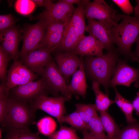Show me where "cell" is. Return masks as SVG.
Here are the masks:
<instances>
[{
	"mask_svg": "<svg viewBox=\"0 0 139 139\" xmlns=\"http://www.w3.org/2000/svg\"><path fill=\"white\" fill-rule=\"evenodd\" d=\"M4 139H42L39 133L31 132L29 128H7L6 135Z\"/></svg>",
	"mask_w": 139,
	"mask_h": 139,
	"instance_id": "obj_23",
	"label": "cell"
},
{
	"mask_svg": "<svg viewBox=\"0 0 139 139\" xmlns=\"http://www.w3.org/2000/svg\"><path fill=\"white\" fill-rule=\"evenodd\" d=\"M84 130L82 131V132L83 135V139H88L86 136V133L85 131Z\"/></svg>",
	"mask_w": 139,
	"mask_h": 139,
	"instance_id": "obj_42",
	"label": "cell"
},
{
	"mask_svg": "<svg viewBox=\"0 0 139 139\" xmlns=\"http://www.w3.org/2000/svg\"><path fill=\"white\" fill-rule=\"evenodd\" d=\"M36 5L32 0H17L15 3L16 11L19 13L24 15H28L34 9Z\"/></svg>",
	"mask_w": 139,
	"mask_h": 139,
	"instance_id": "obj_31",
	"label": "cell"
},
{
	"mask_svg": "<svg viewBox=\"0 0 139 139\" xmlns=\"http://www.w3.org/2000/svg\"><path fill=\"white\" fill-rule=\"evenodd\" d=\"M112 1L126 15H129L134 12V8L129 0H112Z\"/></svg>",
	"mask_w": 139,
	"mask_h": 139,
	"instance_id": "obj_34",
	"label": "cell"
},
{
	"mask_svg": "<svg viewBox=\"0 0 139 139\" xmlns=\"http://www.w3.org/2000/svg\"><path fill=\"white\" fill-rule=\"evenodd\" d=\"M100 85L97 82L92 81V88L95 95V105L97 110L99 112L107 111L110 106L115 103V101L110 99L108 95L101 90Z\"/></svg>",
	"mask_w": 139,
	"mask_h": 139,
	"instance_id": "obj_21",
	"label": "cell"
},
{
	"mask_svg": "<svg viewBox=\"0 0 139 139\" xmlns=\"http://www.w3.org/2000/svg\"><path fill=\"white\" fill-rule=\"evenodd\" d=\"M21 37L20 30L15 25L0 32L1 46L14 60L19 56L18 49Z\"/></svg>",
	"mask_w": 139,
	"mask_h": 139,
	"instance_id": "obj_16",
	"label": "cell"
},
{
	"mask_svg": "<svg viewBox=\"0 0 139 139\" xmlns=\"http://www.w3.org/2000/svg\"><path fill=\"white\" fill-rule=\"evenodd\" d=\"M80 39L77 29L73 25L70 21L66 26L62 40L54 52L72 53Z\"/></svg>",
	"mask_w": 139,
	"mask_h": 139,
	"instance_id": "obj_18",
	"label": "cell"
},
{
	"mask_svg": "<svg viewBox=\"0 0 139 139\" xmlns=\"http://www.w3.org/2000/svg\"><path fill=\"white\" fill-rule=\"evenodd\" d=\"M114 88L115 93V103L124 114L127 122L130 124L137 121L133 116L134 108L132 102L123 97L118 91L116 87Z\"/></svg>",
	"mask_w": 139,
	"mask_h": 139,
	"instance_id": "obj_22",
	"label": "cell"
},
{
	"mask_svg": "<svg viewBox=\"0 0 139 139\" xmlns=\"http://www.w3.org/2000/svg\"><path fill=\"white\" fill-rule=\"evenodd\" d=\"M64 123L68 124L81 131L87 130L86 125L76 110L70 114L64 115L62 120V124Z\"/></svg>",
	"mask_w": 139,
	"mask_h": 139,
	"instance_id": "obj_27",
	"label": "cell"
},
{
	"mask_svg": "<svg viewBox=\"0 0 139 139\" xmlns=\"http://www.w3.org/2000/svg\"><path fill=\"white\" fill-rule=\"evenodd\" d=\"M75 106L76 110L79 114L87 126L90 119L98 114L95 104L78 103L75 105Z\"/></svg>",
	"mask_w": 139,
	"mask_h": 139,
	"instance_id": "obj_26",
	"label": "cell"
},
{
	"mask_svg": "<svg viewBox=\"0 0 139 139\" xmlns=\"http://www.w3.org/2000/svg\"><path fill=\"white\" fill-rule=\"evenodd\" d=\"M85 132L88 139H108L107 136L106 137L95 136L90 134L87 130H86Z\"/></svg>",
	"mask_w": 139,
	"mask_h": 139,
	"instance_id": "obj_39",
	"label": "cell"
},
{
	"mask_svg": "<svg viewBox=\"0 0 139 139\" xmlns=\"http://www.w3.org/2000/svg\"><path fill=\"white\" fill-rule=\"evenodd\" d=\"M36 5L45 7L46 9L51 7L54 4L52 0H33Z\"/></svg>",
	"mask_w": 139,
	"mask_h": 139,
	"instance_id": "obj_36",
	"label": "cell"
},
{
	"mask_svg": "<svg viewBox=\"0 0 139 139\" xmlns=\"http://www.w3.org/2000/svg\"><path fill=\"white\" fill-rule=\"evenodd\" d=\"M7 114L3 125L7 128H29L33 123L35 112L29 103L8 95Z\"/></svg>",
	"mask_w": 139,
	"mask_h": 139,
	"instance_id": "obj_3",
	"label": "cell"
},
{
	"mask_svg": "<svg viewBox=\"0 0 139 139\" xmlns=\"http://www.w3.org/2000/svg\"><path fill=\"white\" fill-rule=\"evenodd\" d=\"M100 113V117L104 129L107 133L108 139H114L119 130L118 126L107 111Z\"/></svg>",
	"mask_w": 139,
	"mask_h": 139,
	"instance_id": "obj_24",
	"label": "cell"
},
{
	"mask_svg": "<svg viewBox=\"0 0 139 139\" xmlns=\"http://www.w3.org/2000/svg\"><path fill=\"white\" fill-rule=\"evenodd\" d=\"M16 21L12 14L0 15V32L15 26Z\"/></svg>",
	"mask_w": 139,
	"mask_h": 139,
	"instance_id": "obj_33",
	"label": "cell"
},
{
	"mask_svg": "<svg viewBox=\"0 0 139 139\" xmlns=\"http://www.w3.org/2000/svg\"><path fill=\"white\" fill-rule=\"evenodd\" d=\"M55 124L52 118L45 117L39 120L37 123V126L39 133L49 136L54 132Z\"/></svg>",
	"mask_w": 139,
	"mask_h": 139,
	"instance_id": "obj_30",
	"label": "cell"
},
{
	"mask_svg": "<svg viewBox=\"0 0 139 139\" xmlns=\"http://www.w3.org/2000/svg\"><path fill=\"white\" fill-rule=\"evenodd\" d=\"M119 53L114 48L102 55L85 57L84 64L86 75L104 88L109 95L108 88L117 62Z\"/></svg>",
	"mask_w": 139,
	"mask_h": 139,
	"instance_id": "obj_1",
	"label": "cell"
},
{
	"mask_svg": "<svg viewBox=\"0 0 139 139\" xmlns=\"http://www.w3.org/2000/svg\"><path fill=\"white\" fill-rule=\"evenodd\" d=\"M135 42L136 44V47L135 52L133 53L134 57L139 59V35Z\"/></svg>",
	"mask_w": 139,
	"mask_h": 139,
	"instance_id": "obj_38",
	"label": "cell"
},
{
	"mask_svg": "<svg viewBox=\"0 0 139 139\" xmlns=\"http://www.w3.org/2000/svg\"><path fill=\"white\" fill-rule=\"evenodd\" d=\"M75 8L73 5L60 0L54 3L51 7L46 9L34 18L43 20L48 25L51 22H59L66 25L70 21Z\"/></svg>",
	"mask_w": 139,
	"mask_h": 139,
	"instance_id": "obj_8",
	"label": "cell"
},
{
	"mask_svg": "<svg viewBox=\"0 0 139 139\" xmlns=\"http://www.w3.org/2000/svg\"><path fill=\"white\" fill-rule=\"evenodd\" d=\"M40 76L48 92L51 93L55 97H59L60 93L70 100L67 84L53 58L46 66Z\"/></svg>",
	"mask_w": 139,
	"mask_h": 139,
	"instance_id": "obj_5",
	"label": "cell"
},
{
	"mask_svg": "<svg viewBox=\"0 0 139 139\" xmlns=\"http://www.w3.org/2000/svg\"><path fill=\"white\" fill-rule=\"evenodd\" d=\"M87 130L91 134L95 136L106 137L100 117L97 114L91 118L87 125Z\"/></svg>",
	"mask_w": 139,
	"mask_h": 139,
	"instance_id": "obj_28",
	"label": "cell"
},
{
	"mask_svg": "<svg viewBox=\"0 0 139 139\" xmlns=\"http://www.w3.org/2000/svg\"><path fill=\"white\" fill-rule=\"evenodd\" d=\"M132 61H136V62H138V63H139V59L138 58H136L135 57H134L132 60Z\"/></svg>",
	"mask_w": 139,
	"mask_h": 139,
	"instance_id": "obj_43",
	"label": "cell"
},
{
	"mask_svg": "<svg viewBox=\"0 0 139 139\" xmlns=\"http://www.w3.org/2000/svg\"><path fill=\"white\" fill-rule=\"evenodd\" d=\"M48 139H80L76 130L72 128L62 126L57 131L48 136Z\"/></svg>",
	"mask_w": 139,
	"mask_h": 139,
	"instance_id": "obj_29",
	"label": "cell"
},
{
	"mask_svg": "<svg viewBox=\"0 0 139 139\" xmlns=\"http://www.w3.org/2000/svg\"><path fill=\"white\" fill-rule=\"evenodd\" d=\"M104 49L103 46L97 39L89 34L80 39L72 54L83 57L99 56L103 54Z\"/></svg>",
	"mask_w": 139,
	"mask_h": 139,
	"instance_id": "obj_17",
	"label": "cell"
},
{
	"mask_svg": "<svg viewBox=\"0 0 139 139\" xmlns=\"http://www.w3.org/2000/svg\"><path fill=\"white\" fill-rule=\"evenodd\" d=\"M87 19L85 31L97 39L107 51L115 48L111 34L112 28L95 19Z\"/></svg>",
	"mask_w": 139,
	"mask_h": 139,
	"instance_id": "obj_13",
	"label": "cell"
},
{
	"mask_svg": "<svg viewBox=\"0 0 139 139\" xmlns=\"http://www.w3.org/2000/svg\"><path fill=\"white\" fill-rule=\"evenodd\" d=\"M48 24L43 20L28 26L24 32L22 47L19 54L21 59L38 48L43 40Z\"/></svg>",
	"mask_w": 139,
	"mask_h": 139,
	"instance_id": "obj_7",
	"label": "cell"
},
{
	"mask_svg": "<svg viewBox=\"0 0 139 139\" xmlns=\"http://www.w3.org/2000/svg\"><path fill=\"white\" fill-rule=\"evenodd\" d=\"M114 139H139V123L137 121L129 124L119 130Z\"/></svg>",
	"mask_w": 139,
	"mask_h": 139,
	"instance_id": "obj_25",
	"label": "cell"
},
{
	"mask_svg": "<svg viewBox=\"0 0 139 139\" xmlns=\"http://www.w3.org/2000/svg\"><path fill=\"white\" fill-rule=\"evenodd\" d=\"M11 58L9 55L0 47V78L2 82L6 83L7 68Z\"/></svg>",
	"mask_w": 139,
	"mask_h": 139,
	"instance_id": "obj_32",
	"label": "cell"
},
{
	"mask_svg": "<svg viewBox=\"0 0 139 139\" xmlns=\"http://www.w3.org/2000/svg\"><path fill=\"white\" fill-rule=\"evenodd\" d=\"M51 52L45 48H39L29 53L21 59L22 63L38 76L53 58Z\"/></svg>",
	"mask_w": 139,
	"mask_h": 139,
	"instance_id": "obj_14",
	"label": "cell"
},
{
	"mask_svg": "<svg viewBox=\"0 0 139 139\" xmlns=\"http://www.w3.org/2000/svg\"><path fill=\"white\" fill-rule=\"evenodd\" d=\"M8 96L0 97V122L2 125L3 124L7 114Z\"/></svg>",
	"mask_w": 139,
	"mask_h": 139,
	"instance_id": "obj_35",
	"label": "cell"
},
{
	"mask_svg": "<svg viewBox=\"0 0 139 139\" xmlns=\"http://www.w3.org/2000/svg\"><path fill=\"white\" fill-rule=\"evenodd\" d=\"M54 60L67 83L70 79L84 63V58L68 52H55Z\"/></svg>",
	"mask_w": 139,
	"mask_h": 139,
	"instance_id": "obj_11",
	"label": "cell"
},
{
	"mask_svg": "<svg viewBox=\"0 0 139 139\" xmlns=\"http://www.w3.org/2000/svg\"><path fill=\"white\" fill-rule=\"evenodd\" d=\"M83 63L72 75L70 83L67 85V92L70 99L73 94L79 95L83 98L85 97L87 85Z\"/></svg>",
	"mask_w": 139,
	"mask_h": 139,
	"instance_id": "obj_19",
	"label": "cell"
},
{
	"mask_svg": "<svg viewBox=\"0 0 139 139\" xmlns=\"http://www.w3.org/2000/svg\"><path fill=\"white\" fill-rule=\"evenodd\" d=\"M132 103L136 114L139 116V90L137 93L136 96L132 102Z\"/></svg>",
	"mask_w": 139,
	"mask_h": 139,
	"instance_id": "obj_37",
	"label": "cell"
},
{
	"mask_svg": "<svg viewBox=\"0 0 139 139\" xmlns=\"http://www.w3.org/2000/svg\"><path fill=\"white\" fill-rule=\"evenodd\" d=\"M66 26L65 23L59 22L49 24L44 38L38 48H45L51 53L54 52L62 40Z\"/></svg>",
	"mask_w": 139,
	"mask_h": 139,
	"instance_id": "obj_15",
	"label": "cell"
},
{
	"mask_svg": "<svg viewBox=\"0 0 139 139\" xmlns=\"http://www.w3.org/2000/svg\"><path fill=\"white\" fill-rule=\"evenodd\" d=\"M68 100L63 96L49 97L42 94L36 97L29 104L35 112L38 109L42 110L55 117L62 125V119L66 112L65 103Z\"/></svg>",
	"mask_w": 139,
	"mask_h": 139,
	"instance_id": "obj_6",
	"label": "cell"
},
{
	"mask_svg": "<svg viewBox=\"0 0 139 139\" xmlns=\"http://www.w3.org/2000/svg\"><path fill=\"white\" fill-rule=\"evenodd\" d=\"M133 83L136 88L139 86V68H133L126 61L119 59L109 84L113 88L118 85L129 87Z\"/></svg>",
	"mask_w": 139,
	"mask_h": 139,
	"instance_id": "obj_10",
	"label": "cell"
},
{
	"mask_svg": "<svg viewBox=\"0 0 139 139\" xmlns=\"http://www.w3.org/2000/svg\"><path fill=\"white\" fill-rule=\"evenodd\" d=\"M63 1L67 3L73 5V4H78L81 1V0H63Z\"/></svg>",
	"mask_w": 139,
	"mask_h": 139,
	"instance_id": "obj_41",
	"label": "cell"
},
{
	"mask_svg": "<svg viewBox=\"0 0 139 139\" xmlns=\"http://www.w3.org/2000/svg\"><path fill=\"white\" fill-rule=\"evenodd\" d=\"M48 92L45 83L41 77L36 81L31 82L11 90L10 96L22 101L29 103L37 96L47 95Z\"/></svg>",
	"mask_w": 139,
	"mask_h": 139,
	"instance_id": "obj_12",
	"label": "cell"
},
{
	"mask_svg": "<svg viewBox=\"0 0 139 139\" xmlns=\"http://www.w3.org/2000/svg\"><path fill=\"white\" fill-rule=\"evenodd\" d=\"M136 5L134 8V13L135 16L139 15V0H136Z\"/></svg>",
	"mask_w": 139,
	"mask_h": 139,
	"instance_id": "obj_40",
	"label": "cell"
},
{
	"mask_svg": "<svg viewBox=\"0 0 139 139\" xmlns=\"http://www.w3.org/2000/svg\"><path fill=\"white\" fill-rule=\"evenodd\" d=\"M3 132V129L2 128L0 129V139L2 138V132Z\"/></svg>",
	"mask_w": 139,
	"mask_h": 139,
	"instance_id": "obj_44",
	"label": "cell"
},
{
	"mask_svg": "<svg viewBox=\"0 0 139 139\" xmlns=\"http://www.w3.org/2000/svg\"><path fill=\"white\" fill-rule=\"evenodd\" d=\"M86 0H81L75 8L71 22L73 25L77 29L80 39L84 37L86 27L85 6Z\"/></svg>",
	"mask_w": 139,
	"mask_h": 139,
	"instance_id": "obj_20",
	"label": "cell"
},
{
	"mask_svg": "<svg viewBox=\"0 0 139 139\" xmlns=\"http://www.w3.org/2000/svg\"><path fill=\"white\" fill-rule=\"evenodd\" d=\"M38 75L18 59L14 60L9 70L6 86L8 91L18 86L34 81Z\"/></svg>",
	"mask_w": 139,
	"mask_h": 139,
	"instance_id": "obj_9",
	"label": "cell"
},
{
	"mask_svg": "<svg viewBox=\"0 0 139 139\" xmlns=\"http://www.w3.org/2000/svg\"><path fill=\"white\" fill-rule=\"evenodd\" d=\"M121 21L111 28L114 44L119 53L131 60L134 57L132 46L139 34V15L131 16L123 14Z\"/></svg>",
	"mask_w": 139,
	"mask_h": 139,
	"instance_id": "obj_2",
	"label": "cell"
},
{
	"mask_svg": "<svg viewBox=\"0 0 139 139\" xmlns=\"http://www.w3.org/2000/svg\"><path fill=\"white\" fill-rule=\"evenodd\" d=\"M85 11L86 18L95 19L111 28L118 23L123 15L103 0H86Z\"/></svg>",
	"mask_w": 139,
	"mask_h": 139,
	"instance_id": "obj_4",
	"label": "cell"
}]
</instances>
